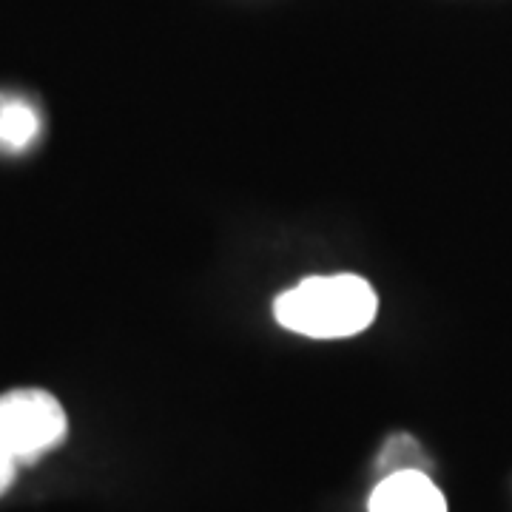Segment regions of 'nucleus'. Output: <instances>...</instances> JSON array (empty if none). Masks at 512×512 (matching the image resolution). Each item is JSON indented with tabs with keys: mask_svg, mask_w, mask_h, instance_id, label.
Listing matches in <instances>:
<instances>
[{
	"mask_svg": "<svg viewBox=\"0 0 512 512\" xmlns=\"http://www.w3.org/2000/svg\"><path fill=\"white\" fill-rule=\"evenodd\" d=\"M379 296L365 276H308L274 299L279 328L308 339H350L373 325Z\"/></svg>",
	"mask_w": 512,
	"mask_h": 512,
	"instance_id": "1",
	"label": "nucleus"
},
{
	"mask_svg": "<svg viewBox=\"0 0 512 512\" xmlns=\"http://www.w3.org/2000/svg\"><path fill=\"white\" fill-rule=\"evenodd\" d=\"M69 436V416L55 393L43 387H15L0 393V450L18 464L37 461Z\"/></svg>",
	"mask_w": 512,
	"mask_h": 512,
	"instance_id": "2",
	"label": "nucleus"
},
{
	"mask_svg": "<svg viewBox=\"0 0 512 512\" xmlns=\"http://www.w3.org/2000/svg\"><path fill=\"white\" fill-rule=\"evenodd\" d=\"M370 512H447V498L424 470L384 476L367 501Z\"/></svg>",
	"mask_w": 512,
	"mask_h": 512,
	"instance_id": "3",
	"label": "nucleus"
},
{
	"mask_svg": "<svg viewBox=\"0 0 512 512\" xmlns=\"http://www.w3.org/2000/svg\"><path fill=\"white\" fill-rule=\"evenodd\" d=\"M40 134V117L26 100H0V146L26 148Z\"/></svg>",
	"mask_w": 512,
	"mask_h": 512,
	"instance_id": "4",
	"label": "nucleus"
},
{
	"mask_svg": "<svg viewBox=\"0 0 512 512\" xmlns=\"http://www.w3.org/2000/svg\"><path fill=\"white\" fill-rule=\"evenodd\" d=\"M421 461H424V456H421L419 441L413 436H393L384 444L379 467L384 470V476H390V473H399V470H424Z\"/></svg>",
	"mask_w": 512,
	"mask_h": 512,
	"instance_id": "5",
	"label": "nucleus"
},
{
	"mask_svg": "<svg viewBox=\"0 0 512 512\" xmlns=\"http://www.w3.org/2000/svg\"><path fill=\"white\" fill-rule=\"evenodd\" d=\"M18 461L9 456L6 450H0V495L6 493L12 484H15V478H18Z\"/></svg>",
	"mask_w": 512,
	"mask_h": 512,
	"instance_id": "6",
	"label": "nucleus"
}]
</instances>
